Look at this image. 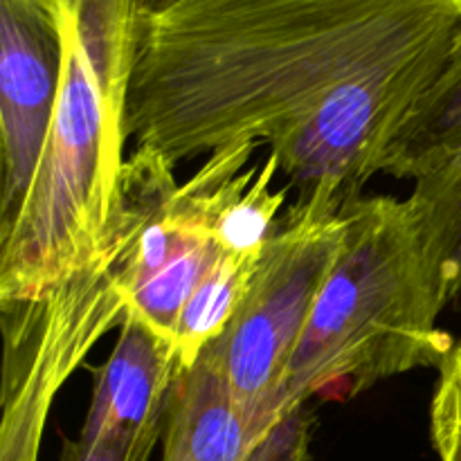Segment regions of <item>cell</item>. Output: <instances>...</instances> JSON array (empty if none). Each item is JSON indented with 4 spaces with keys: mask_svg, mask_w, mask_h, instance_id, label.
I'll return each instance as SVG.
<instances>
[{
    "mask_svg": "<svg viewBox=\"0 0 461 461\" xmlns=\"http://www.w3.org/2000/svg\"><path fill=\"white\" fill-rule=\"evenodd\" d=\"M459 30L461 0H174L144 32L126 138L174 165L268 144L293 212L340 214Z\"/></svg>",
    "mask_w": 461,
    "mask_h": 461,
    "instance_id": "cell-1",
    "label": "cell"
},
{
    "mask_svg": "<svg viewBox=\"0 0 461 461\" xmlns=\"http://www.w3.org/2000/svg\"><path fill=\"white\" fill-rule=\"evenodd\" d=\"M156 12V0H61V93L25 203L0 237V302L43 295L102 252L126 162V95Z\"/></svg>",
    "mask_w": 461,
    "mask_h": 461,
    "instance_id": "cell-2",
    "label": "cell"
},
{
    "mask_svg": "<svg viewBox=\"0 0 461 461\" xmlns=\"http://www.w3.org/2000/svg\"><path fill=\"white\" fill-rule=\"evenodd\" d=\"M345 241L293 354V399H351L405 372L444 365L455 340L408 201L356 198Z\"/></svg>",
    "mask_w": 461,
    "mask_h": 461,
    "instance_id": "cell-3",
    "label": "cell"
},
{
    "mask_svg": "<svg viewBox=\"0 0 461 461\" xmlns=\"http://www.w3.org/2000/svg\"><path fill=\"white\" fill-rule=\"evenodd\" d=\"M174 162L135 147L97 259L30 300L0 302L5 336L0 461H39L54 396L131 306L135 239L178 187Z\"/></svg>",
    "mask_w": 461,
    "mask_h": 461,
    "instance_id": "cell-4",
    "label": "cell"
},
{
    "mask_svg": "<svg viewBox=\"0 0 461 461\" xmlns=\"http://www.w3.org/2000/svg\"><path fill=\"white\" fill-rule=\"evenodd\" d=\"M345 241V216L293 212L261 250L248 295L221 338L210 342L241 403L250 444L293 399L288 365Z\"/></svg>",
    "mask_w": 461,
    "mask_h": 461,
    "instance_id": "cell-5",
    "label": "cell"
},
{
    "mask_svg": "<svg viewBox=\"0 0 461 461\" xmlns=\"http://www.w3.org/2000/svg\"><path fill=\"white\" fill-rule=\"evenodd\" d=\"M61 81V0H0V237L32 187Z\"/></svg>",
    "mask_w": 461,
    "mask_h": 461,
    "instance_id": "cell-6",
    "label": "cell"
},
{
    "mask_svg": "<svg viewBox=\"0 0 461 461\" xmlns=\"http://www.w3.org/2000/svg\"><path fill=\"white\" fill-rule=\"evenodd\" d=\"M180 372L176 342L129 309L111 358L95 372L93 401L79 437L117 439L135 461H149L165 435Z\"/></svg>",
    "mask_w": 461,
    "mask_h": 461,
    "instance_id": "cell-7",
    "label": "cell"
},
{
    "mask_svg": "<svg viewBox=\"0 0 461 461\" xmlns=\"http://www.w3.org/2000/svg\"><path fill=\"white\" fill-rule=\"evenodd\" d=\"M248 446L250 430L237 392L219 356L205 347L174 387L162 461H241Z\"/></svg>",
    "mask_w": 461,
    "mask_h": 461,
    "instance_id": "cell-8",
    "label": "cell"
},
{
    "mask_svg": "<svg viewBox=\"0 0 461 461\" xmlns=\"http://www.w3.org/2000/svg\"><path fill=\"white\" fill-rule=\"evenodd\" d=\"M461 149V30L435 84L410 111L378 171L401 180H417L444 165Z\"/></svg>",
    "mask_w": 461,
    "mask_h": 461,
    "instance_id": "cell-9",
    "label": "cell"
},
{
    "mask_svg": "<svg viewBox=\"0 0 461 461\" xmlns=\"http://www.w3.org/2000/svg\"><path fill=\"white\" fill-rule=\"evenodd\" d=\"M405 201L446 309L461 295V149L444 165L414 180Z\"/></svg>",
    "mask_w": 461,
    "mask_h": 461,
    "instance_id": "cell-10",
    "label": "cell"
},
{
    "mask_svg": "<svg viewBox=\"0 0 461 461\" xmlns=\"http://www.w3.org/2000/svg\"><path fill=\"white\" fill-rule=\"evenodd\" d=\"M261 250L243 252V255L223 252L214 268L194 288L174 331V342L183 367L196 363L201 351L223 336L225 329L230 327L239 306L246 300L248 288L259 266Z\"/></svg>",
    "mask_w": 461,
    "mask_h": 461,
    "instance_id": "cell-11",
    "label": "cell"
},
{
    "mask_svg": "<svg viewBox=\"0 0 461 461\" xmlns=\"http://www.w3.org/2000/svg\"><path fill=\"white\" fill-rule=\"evenodd\" d=\"M279 171L277 158L270 153L261 169H257L255 180L221 212L216 221L214 237L223 252H257L264 248L270 234L277 228V214L286 203L288 189L275 192L273 180Z\"/></svg>",
    "mask_w": 461,
    "mask_h": 461,
    "instance_id": "cell-12",
    "label": "cell"
},
{
    "mask_svg": "<svg viewBox=\"0 0 461 461\" xmlns=\"http://www.w3.org/2000/svg\"><path fill=\"white\" fill-rule=\"evenodd\" d=\"M313 430L311 401L291 399L279 417L248 446L241 461H309Z\"/></svg>",
    "mask_w": 461,
    "mask_h": 461,
    "instance_id": "cell-13",
    "label": "cell"
},
{
    "mask_svg": "<svg viewBox=\"0 0 461 461\" xmlns=\"http://www.w3.org/2000/svg\"><path fill=\"white\" fill-rule=\"evenodd\" d=\"M430 437L439 461H461V338L439 367L430 403Z\"/></svg>",
    "mask_w": 461,
    "mask_h": 461,
    "instance_id": "cell-14",
    "label": "cell"
},
{
    "mask_svg": "<svg viewBox=\"0 0 461 461\" xmlns=\"http://www.w3.org/2000/svg\"><path fill=\"white\" fill-rule=\"evenodd\" d=\"M59 461H135L133 453L117 439H63Z\"/></svg>",
    "mask_w": 461,
    "mask_h": 461,
    "instance_id": "cell-15",
    "label": "cell"
},
{
    "mask_svg": "<svg viewBox=\"0 0 461 461\" xmlns=\"http://www.w3.org/2000/svg\"><path fill=\"white\" fill-rule=\"evenodd\" d=\"M174 3V0H156V5H158V9H162V7H167V5H171Z\"/></svg>",
    "mask_w": 461,
    "mask_h": 461,
    "instance_id": "cell-16",
    "label": "cell"
}]
</instances>
